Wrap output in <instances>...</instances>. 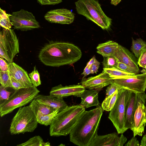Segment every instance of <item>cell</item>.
Here are the masks:
<instances>
[{
    "label": "cell",
    "instance_id": "obj_1",
    "mask_svg": "<svg viewBox=\"0 0 146 146\" xmlns=\"http://www.w3.org/2000/svg\"><path fill=\"white\" fill-rule=\"evenodd\" d=\"M82 55L81 50L73 44L51 41L40 50L38 58L46 66L58 67L74 63Z\"/></svg>",
    "mask_w": 146,
    "mask_h": 146
},
{
    "label": "cell",
    "instance_id": "obj_2",
    "mask_svg": "<svg viewBox=\"0 0 146 146\" xmlns=\"http://www.w3.org/2000/svg\"><path fill=\"white\" fill-rule=\"evenodd\" d=\"M103 110L100 106L85 110L69 134L70 141L79 146H89L98 135Z\"/></svg>",
    "mask_w": 146,
    "mask_h": 146
},
{
    "label": "cell",
    "instance_id": "obj_3",
    "mask_svg": "<svg viewBox=\"0 0 146 146\" xmlns=\"http://www.w3.org/2000/svg\"><path fill=\"white\" fill-rule=\"evenodd\" d=\"M85 108L79 105L68 106L59 111L50 125L49 133L53 137L69 134Z\"/></svg>",
    "mask_w": 146,
    "mask_h": 146
},
{
    "label": "cell",
    "instance_id": "obj_4",
    "mask_svg": "<svg viewBox=\"0 0 146 146\" xmlns=\"http://www.w3.org/2000/svg\"><path fill=\"white\" fill-rule=\"evenodd\" d=\"M77 13L85 17L103 30L110 27L112 19L102 10L100 4L96 0H78L75 2Z\"/></svg>",
    "mask_w": 146,
    "mask_h": 146
},
{
    "label": "cell",
    "instance_id": "obj_5",
    "mask_svg": "<svg viewBox=\"0 0 146 146\" xmlns=\"http://www.w3.org/2000/svg\"><path fill=\"white\" fill-rule=\"evenodd\" d=\"M39 92V90L33 85L15 90L8 100L0 103L1 117H2L12 112L15 109L31 102Z\"/></svg>",
    "mask_w": 146,
    "mask_h": 146
},
{
    "label": "cell",
    "instance_id": "obj_6",
    "mask_svg": "<svg viewBox=\"0 0 146 146\" xmlns=\"http://www.w3.org/2000/svg\"><path fill=\"white\" fill-rule=\"evenodd\" d=\"M38 123L29 105L21 107L12 119L9 131L11 135L32 132L37 128Z\"/></svg>",
    "mask_w": 146,
    "mask_h": 146
},
{
    "label": "cell",
    "instance_id": "obj_7",
    "mask_svg": "<svg viewBox=\"0 0 146 146\" xmlns=\"http://www.w3.org/2000/svg\"><path fill=\"white\" fill-rule=\"evenodd\" d=\"M129 92V90L124 88L118 90L117 99L108 116L119 134L126 131L125 127V114Z\"/></svg>",
    "mask_w": 146,
    "mask_h": 146
},
{
    "label": "cell",
    "instance_id": "obj_8",
    "mask_svg": "<svg viewBox=\"0 0 146 146\" xmlns=\"http://www.w3.org/2000/svg\"><path fill=\"white\" fill-rule=\"evenodd\" d=\"M18 39L13 29L3 28L0 32V57L9 63L19 52Z\"/></svg>",
    "mask_w": 146,
    "mask_h": 146
},
{
    "label": "cell",
    "instance_id": "obj_9",
    "mask_svg": "<svg viewBox=\"0 0 146 146\" xmlns=\"http://www.w3.org/2000/svg\"><path fill=\"white\" fill-rule=\"evenodd\" d=\"M10 19L14 29L17 30L26 31L40 27L33 14L24 9L12 12Z\"/></svg>",
    "mask_w": 146,
    "mask_h": 146
},
{
    "label": "cell",
    "instance_id": "obj_10",
    "mask_svg": "<svg viewBox=\"0 0 146 146\" xmlns=\"http://www.w3.org/2000/svg\"><path fill=\"white\" fill-rule=\"evenodd\" d=\"M113 82L121 88L130 92H144L146 89V72L136 74L134 77L115 79Z\"/></svg>",
    "mask_w": 146,
    "mask_h": 146
},
{
    "label": "cell",
    "instance_id": "obj_11",
    "mask_svg": "<svg viewBox=\"0 0 146 146\" xmlns=\"http://www.w3.org/2000/svg\"><path fill=\"white\" fill-rule=\"evenodd\" d=\"M146 94L145 92L135 93L130 91L125 114V127L126 131L131 126L134 115L139 104L145 103Z\"/></svg>",
    "mask_w": 146,
    "mask_h": 146
},
{
    "label": "cell",
    "instance_id": "obj_12",
    "mask_svg": "<svg viewBox=\"0 0 146 146\" xmlns=\"http://www.w3.org/2000/svg\"><path fill=\"white\" fill-rule=\"evenodd\" d=\"M113 82V80L108 74L104 70L98 75L83 78L81 82V85L86 88L94 89L100 91L104 87Z\"/></svg>",
    "mask_w": 146,
    "mask_h": 146
},
{
    "label": "cell",
    "instance_id": "obj_13",
    "mask_svg": "<svg viewBox=\"0 0 146 146\" xmlns=\"http://www.w3.org/2000/svg\"><path fill=\"white\" fill-rule=\"evenodd\" d=\"M74 15L70 10L66 9L51 10L45 15L44 17L49 22L62 24H70L74 20Z\"/></svg>",
    "mask_w": 146,
    "mask_h": 146
},
{
    "label": "cell",
    "instance_id": "obj_14",
    "mask_svg": "<svg viewBox=\"0 0 146 146\" xmlns=\"http://www.w3.org/2000/svg\"><path fill=\"white\" fill-rule=\"evenodd\" d=\"M117 133L104 135H97L89 146H123L127 139L122 134L120 136Z\"/></svg>",
    "mask_w": 146,
    "mask_h": 146
},
{
    "label": "cell",
    "instance_id": "obj_15",
    "mask_svg": "<svg viewBox=\"0 0 146 146\" xmlns=\"http://www.w3.org/2000/svg\"><path fill=\"white\" fill-rule=\"evenodd\" d=\"M145 103L140 102L134 113L131 130L133 136H142L146 124V106Z\"/></svg>",
    "mask_w": 146,
    "mask_h": 146
},
{
    "label": "cell",
    "instance_id": "obj_16",
    "mask_svg": "<svg viewBox=\"0 0 146 146\" xmlns=\"http://www.w3.org/2000/svg\"><path fill=\"white\" fill-rule=\"evenodd\" d=\"M86 88L81 85H73L63 86L60 84L52 87L49 94L62 98L70 96L80 97Z\"/></svg>",
    "mask_w": 146,
    "mask_h": 146
},
{
    "label": "cell",
    "instance_id": "obj_17",
    "mask_svg": "<svg viewBox=\"0 0 146 146\" xmlns=\"http://www.w3.org/2000/svg\"><path fill=\"white\" fill-rule=\"evenodd\" d=\"M113 55L119 62L124 63L132 68L137 74L139 73V68L135 56L126 48L119 45Z\"/></svg>",
    "mask_w": 146,
    "mask_h": 146
},
{
    "label": "cell",
    "instance_id": "obj_18",
    "mask_svg": "<svg viewBox=\"0 0 146 146\" xmlns=\"http://www.w3.org/2000/svg\"><path fill=\"white\" fill-rule=\"evenodd\" d=\"M9 72L10 76L19 82L24 88L33 86L27 72L14 62L9 64Z\"/></svg>",
    "mask_w": 146,
    "mask_h": 146
},
{
    "label": "cell",
    "instance_id": "obj_19",
    "mask_svg": "<svg viewBox=\"0 0 146 146\" xmlns=\"http://www.w3.org/2000/svg\"><path fill=\"white\" fill-rule=\"evenodd\" d=\"M34 99L40 103L44 104L59 111L68 106L63 98L50 95H45L38 94Z\"/></svg>",
    "mask_w": 146,
    "mask_h": 146
},
{
    "label": "cell",
    "instance_id": "obj_20",
    "mask_svg": "<svg viewBox=\"0 0 146 146\" xmlns=\"http://www.w3.org/2000/svg\"><path fill=\"white\" fill-rule=\"evenodd\" d=\"M99 92L98 91L94 89L86 90L80 97L81 102L80 105L85 108L93 106H100L98 99Z\"/></svg>",
    "mask_w": 146,
    "mask_h": 146
},
{
    "label": "cell",
    "instance_id": "obj_21",
    "mask_svg": "<svg viewBox=\"0 0 146 146\" xmlns=\"http://www.w3.org/2000/svg\"><path fill=\"white\" fill-rule=\"evenodd\" d=\"M119 45L116 42L109 40L99 44L96 47L97 52L103 57L113 55Z\"/></svg>",
    "mask_w": 146,
    "mask_h": 146
},
{
    "label": "cell",
    "instance_id": "obj_22",
    "mask_svg": "<svg viewBox=\"0 0 146 146\" xmlns=\"http://www.w3.org/2000/svg\"><path fill=\"white\" fill-rule=\"evenodd\" d=\"M29 105L36 117L48 114L56 110L51 107L40 102L35 99L31 102Z\"/></svg>",
    "mask_w": 146,
    "mask_h": 146
},
{
    "label": "cell",
    "instance_id": "obj_23",
    "mask_svg": "<svg viewBox=\"0 0 146 146\" xmlns=\"http://www.w3.org/2000/svg\"><path fill=\"white\" fill-rule=\"evenodd\" d=\"M103 69L113 80L134 77L136 76V74L126 72L115 68H103Z\"/></svg>",
    "mask_w": 146,
    "mask_h": 146
},
{
    "label": "cell",
    "instance_id": "obj_24",
    "mask_svg": "<svg viewBox=\"0 0 146 146\" xmlns=\"http://www.w3.org/2000/svg\"><path fill=\"white\" fill-rule=\"evenodd\" d=\"M132 39L131 50L135 56L139 58L143 50L146 48V42L139 38L136 40Z\"/></svg>",
    "mask_w": 146,
    "mask_h": 146
},
{
    "label": "cell",
    "instance_id": "obj_25",
    "mask_svg": "<svg viewBox=\"0 0 146 146\" xmlns=\"http://www.w3.org/2000/svg\"><path fill=\"white\" fill-rule=\"evenodd\" d=\"M118 90H116L112 94L106 96L101 105V107L104 110L109 111L112 109L117 99L118 95Z\"/></svg>",
    "mask_w": 146,
    "mask_h": 146
},
{
    "label": "cell",
    "instance_id": "obj_26",
    "mask_svg": "<svg viewBox=\"0 0 146 146\" xmlns=\"http://www.w3.org/2000/svg\"><path fill=\"white\" fill-rule=\"evenodd\" d=\"M17 146H50L49 142H44L39 135L33 137L26 142L17 145Z\"/></svg>",
    "mask_w": 146,
    "mask_h": 146
},
{
    "label": "cell",
    "instance_id": "obj_27",
    "mask_svg": "<svg viewBox=\"0 0 146 146\" xmlns=\"http://www.w3.org/2000/svg\"><path fill=\"white\" fill-rule=\"evenodd\" d=\"M59 111L58 110H56L45 115L37 116L36 117L38 123L46 126L50 125Z\"/></svg>",
    "mask_w": 146,
    "mask_h": 146
},
{
    "label": "cell",
    "instance_id": "obj_28",
    "mask_svg": "<svg viewBox=\"0 0 146 146\" xmlns=\"http://www.w3.org/2000/svg\"><path fill=\"white\" fill-rule=\"evenodd\" d=\"M11 14H7L6 11L0 9V25L1 27L7 29H11L13 25L10 21Z\"/></svg>",
    "mask_w": 146,
    "mask_h": 146
},
{
    "label": "cell",
    "instance_id": "obj_29",
    "mask_svg": "<svg viewBox=\"0 0 146 146\" xmlns=\"http://www.w3.org/2000/svg\"><path fill=\"white\" fill-rule=\"evenodd\" d=\"M103 58L102 62L103 68H116L119 62L113 55L104 56Z\"/></svg>",
    "mask_w": 146,
    "mask_h": 146
},
{
    "label": "cell",
    "instance_id": "obj_30",
    "mask_svg": "<svg viewBox=\"0 0 146 146\" xmlns=\"http://www.w3.org/2000/svg\"><path fill=\"white\" fill-rule=\"evenodd\" d=\"M0 83L1 85L4 88H11V77L9 71H0Z\"/></svg>",
    "mask_w": 146,
    "mask_h": 146
},
{
    "label": "cell",
    "instance_id": "obj_31",
    "mask_svg": "<svg viewBox=\"0 0 146 146\" xmlns=\"http://www.w3.org/2000/svg\"><path fill=\"white\" fill-rule=\"evenodd\" d=\"M29 75L34 86L36 87L41 84L40 75L35 66L34 67L33 70Z\"/></svg>",
    "mask_w": 146,
    "mask_h": 146
},
{
    "label": "cell",
    "instance_id": "obj_32",
    "mask_svg": "<svg viewBox=\"0 0 146 146\" xmlns=\"http://www.w3.org/2000/svg\"><path fill=\"white\" fill-rule=\"evenodd\" d=\"M116 68L126 72L137 74V72L133 69L127 65L120 62H118Z\"/></svg>",
    "mask_w": 146,
    "mask_h": 146
},
{
    "label": "cell",
    "instance_id": "obj_33",
    "mask_svg": "<svg viewBox=\"0 0 146 146\" xmlns=\"http://www.w3.org/2000/svg\"><path fill=\"white\" fill-rule=\"evenodd\" d=\"M7 88L0 86V101H1L7 100L10 96L11 92L7 90Z\"/></svg>",
    "mask_w": 146,
    "mask_h": 146
},
{
    "label": "cell",
    "instance_id": "obj_34",
    "mask_svg": "<svg viewBox=\"0 0 146 146\" xmlns=\"http://www.w3.org/2000/svg\"><path fill=\"white\" fill-rule=\"evenodd\" d=\"M121 88L114 82L107 87L106 90V96H109L113 93L116 90Z\"/></svg>",
    "mask_w": 146,
    "mask_h": 146
},
{
    "label": "cell",
    "instance_id": "obj_35",
    "mask_svg": "<svg viewBox=\"0 0 146 146\" xmlns=\"http://www.w3.org/2000/svg\"><path fill=\"white\" fill-rule=\"evenodd\" d=\"M137 64L143 68L146 65V48L143 50L139 58Z\"/></svg>",
    "mask_w": 146,
    "mask_h": 146
},
{
    "label": "cell",
    "instance_id": "obj_36",
    "mask_svg": "<svg viewBox=\"0 0 146 146\" xmlns=\"http://www.w3.org/2000/svg\"><path fill=\"white\" fill-rule=\"evenodd\" d=\"M41 5H55L59 3L62 1V0H37Z\"/></svg>",
    "mask_w": 146,
    "mask_h": 146
},
{
    "label": "cell",
    "instance_id": "obj_37",
    "mask_svg": "<svg viewBox=\"0 0 146 146\" xmlns=\"http://www.w3.org/2000/svg\"><path fill=\"white\" fill-rule=\"evenodd\" d=\"M11 77V88L15 90L24 88L23 86L17 80L12 77Z\"/></svg>",
    "mask_w": 146,
    "mask_h": 146
},
{
    "label": "cell",
    "instance_id": "obj_38",
    "mask_svg": "<svg viewBox=\"0 0 146 146\" xmlns=\"http://www.w3.org/2000/svg\"><path fill=\"white\" fill-rule=\"evenodd\" d=\"M5 60L1 57L0 58V71H9V63H7Z\"/></svg>",
    "mask_w": 146,
    "mask_h": 146
},
{
    "label": "cell",
    "instance_id": "obj_39",
    "mask_svg": "<svg viewBox=\"0 0 146 146\" xmlns=\"http://www.w3.org/2000/svg\"><path fill=\"white\" fill-rule=\"evenodd\" d=\"M125 146H140V143L135 136H133L126 143Z\"/></svg>",
    "mask_w": 146,
    "mask_h": 146
},
{
    "label": "cell",
    "instance_id": "obj_40",
    "mask_svg": "<svg viewBox=\"0 0 146 146\" xmlns=\"http://www.w3.org/2000/svg\"><path fill=\"white\" fill-rule=\"evenodd\" d=\"M100 63L96 59L90 67L91 74L96 73L100 67Z\"/></svg>",
    "mask_w": 146,
    "mask_h": 146
},
{
    "label": "cell",
    "instance_id": "obj_41",
    "mask_svg": "<svg viewBox=\"0 0 146 146\" xmlns=\"http://www.w3.org/2000/svg\"><path fill=\"white\" fill-rule=\"evenodd\" d=\"M90 74H91L90 67L86 65L82 74L84 75V77H85Z\"/></svg>",
    "mask_w": 146,
    "mask_h": 146
},
{
    "label": "cell",
    "instance_id": "obj_42",
    "mask_svg": "<svg viewBox=\"0 0 146 146\" xmlns=\"http://www.w3.org/2000/svg\"><path fill=\"white\" fill-rule=\"evenodd\" d=\"M140 146H146V134L143 136L141 140Z\"/></svg>",
    "mask_w": 146,
    "mask_h": 146
},
{
    "label": "cell",
    "instance_id": "obj_43",
    "mask_svg": "<svg viewBox=\"0 0 146 146\" xmlns=\"http://www.w3.org/2000/svg\"><path fill=\"white\" fill-rule=\"evenodd\" d=\"M96 59L95 56H94L88 62L87 65L91 67V65L93 64Z\"/></svg>",
    "mask_w": 146,
    "mask_h": 146
},
{
    "label": "cell",
    "instance_id": "obj_44",
    "mask_svg": "<svg viewBox=\"0 0 146 146\" xmlns=\"http://www.w3.org/2000/svg\"><path fill=\"white\" fill-rule=\"evenodd\" d=\"M122 0H111V4L114 6H116Z\"/></svg>",
    "mask_w": 146,
    "mask_h": 146
},
{
    "label": "cell",
    "instance_id": "obj_45",
    "mask_svg": "<svg viewBox=\"0 0 146 146\" xmlns=\"http://www.w3.org/2000/svg\"><path fill=\"white\" fill-rule=\"evenodd\" d=\"M143 68H144L145 70H146V65L144 66Z\"/></svg>",
    "mask_w": 146,
    "mask_h": 146
},
{
    "label": "cell",
    "instance_id": "obj_46",
    "mask_svg": "<svg viewBox=\"0 0 146 146\" xmlns=\"http://www.w3.org/2000/svg\"><path fill=\"white\" fill-rule=\"evenodd\" d=\"M146 88V86H145Z\"/></svg>",
    "mask_w": 146,
    "mask_h": 146
}]
</instances>
